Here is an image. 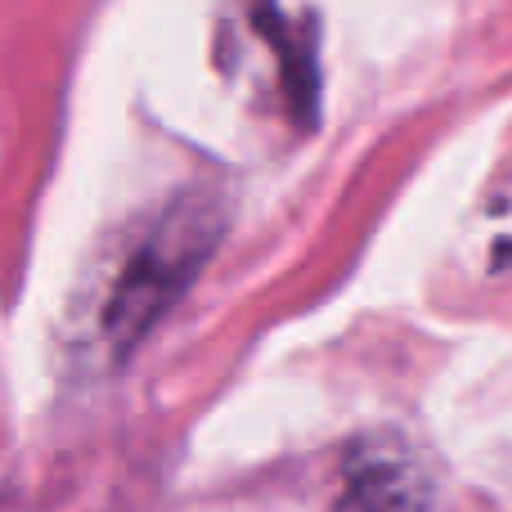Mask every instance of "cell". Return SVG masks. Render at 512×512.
<instances>
[{"label":"cell","instance_id":"6da1fadb","mask_svg":"<svg viewBox=\"0 0 512 512\" xmlns=\"http://www.w3.org/2000/svg\"><path fill=\"white\" fill-rule=\"evenodd\" d=\"M225 225H230V203L203 185L185 189L162 207L158 221L126 256L122 274L113 279L104 319H99L113 360H126L158 328V319L185 297L189 283L212 261Z\"/></svg>","mask_w":512,"mask_h":512},{"label":"cell","instance_id":"7a4b0ae2","mask_svg":"<svg viewBox=\"0 0 512 512\" xmlns=\"http://www.w3.org/2000/svg\"><path fill=\"white\" fill-rule=\"evenodd\" d=\"M427 472L400 441H360L346 454L342 512H423Z\"/></svg>","mask_w":512,"mask_h":512}]
</instances>
